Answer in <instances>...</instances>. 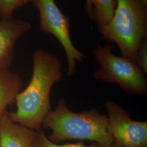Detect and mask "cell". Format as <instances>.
<instances>
[{"label": "cell", "mask_w": 147, "mask_h": 147, "mask_svg": "<svg viewBox=\"0 0 147 147\" xmlns=\"http://www.w3.org/2000/svg\"><path fill=\"white\" fill-rule=\"evenodd\" d=\"M33 74L26 88L16 97V110L8 112L11 121L36 131L51 110L50 93L63 76L62 64L51 53L38 50L33 55Z\"/></svg>", "instance_id": "1"}, {"label": "cell", "mask_w": 147, "mask_h": 147, "mask_svg": "<svg viewBox=\"0 0 147 147\" xmlns=\"http://www.w3.org/2000/svg\"><path fill=\"white\" fill-rule=\"evenodd\" d=\"M42 126L52 133L48 138L55 143L69 140L90 141L101 147H109L113 143L108 116L95 109L82 113L69 110L65 100L62 98L54 111L45 117Z\"/></svg>", "instance_id": "2"}, {"label": "cell", "mask_w": 147, "mask_h": 147, "mask_svg": "<svg viewBox=\"0 0 147 147\" xmlns=\"http://www.w3.org/2000/svg\"><path fill=\"white\" fill-rule=\"evenodd\" d=\"M114 15L99 30L103 39L114 42L122 56L137 63L138 51L147 37V4L143 0H115Z\"/></svg>", "instance_id": "3"}, {"label": "cell", "mask_w": 147, "mask_h": 147, "mask_svg": "<svg viewBox=\"0 0 147 147\" xmlns=\"http://www.w3.org/2000/svg\"><path fill=\"white\" fill-rule=\"evenodd\" d=\"M112 49L110 45L97 43L93 54L100 68L95 71L94 79L118 84L125 92L131 94L147 93V80L141 69L130 59L113 54Z\"/></svg>", "instance_id": "4"}, {"label": "cell", "mask_w": 147, "mask_h": 147, "mask_svg": "<svg viewBox=\"0 0 147 147\" xmlns=\"http://www.w3.org/2000/svg\"><path fill=\"white\" fill-rule=\"evenodd\" d=\"M32 3L39 11L40 31L52 34L61 44L67 56V75L72 76L76 72L77 62H82L86 56L74 45L68 16L60 10L55 0H33Z\"/></svg>", "instance_id": "5"}, {"label": "cell", "mask_w": 147, "mask_h": 147, "mask_svg": "<svg viewBox=\"0 0 147 147\" xmlns=\"http://www.w3.org/2000/svg\"><path fill=\"white\" fill-rule=\"evenodd\" d=\"M111 132L115 143L124 147H147V122L132 120L115 102L106 104Z\"/></svg>", "instance_id": "6"}, {"label": "cell", "mask_w": 147, "mask_h": 147, "mask_svg": "<svg viewBox=\"0 0 147 147\" xmlns=\"http://www.w3.org/2000/svg\"><path fill=\"white\" fill-rule=\"evenodd\" d=\"M28 21L0 16V70L9 69L14 57L16 41L30 31Z\"/></svg>", "instance_id": "7"}, {"label": "cell", "mask_w": 147, "mask_h": 147, "mask_svg": "<svg viewBox=\"0 0 147 147\" xmlns=\"http://www.w3.org/2000/svg\"><path fill=\"white\" fill-rule=\"evenodd\" d=\"M37 132L13 122L7 112L0 119V147H33Z\"/></svg>", "instance_id": "8"}, {"label": "cell", "mask_w": 147, "mask_h": 147, "mask_svg": "<svg viewBox=\"0 0 147 147\" xmlns=\"http://www.w3.org/2000/svg\"><path fill=\"white\" fill-rule=\"evenodd\" d=\"M23 86L21 77L9 69L0 70V119L8 112L7 106L16 100Z\"/></svg>", "instance_id": "9"}, {"label": "cell", "mask_w": 147, "mask_h": 147, "mask_svg": "<svg viewBox=\"0 0 147 147\" xmlns=\"http://www.w3.org/2000/svg\"><path fill=\"white\" fill-rule=\"evenodd\" d=\"M93 20L99 30L110 21L116 7L115 0H92Z\"/></svg>", "instance_id": "10"}, {"label": "cell", "mask_w": 147, "mask_h": 147, "mask_svg": "<svg viewBox=\"0 0 147 147\" xmlns=\"http://www.w3.org/2000/svg\"><path fill=\"white\" fill-rule=\"evenodd\" d=\"M33 147H101L96 143L93 142L92 144L86 146L82 141L76 143H67L65 144H58L51 141L42 130L37 132Z\"/></svg>", "instance_id": "11"}, {"label": "cell", "mask_w": 147, "mask_h": 147, "mask_svg": "<svg viewBox=\"0 0 147 147\" xmlns=\"http://www.w3.org/2000/svg\"><path fill=\"white\" fill-rule=\"evenodd\" d=\"M33 0H0V16L3 19H11L16 9L26 5Z\"/></svg>", "instance_id": "12"}, {"label": "cell", "mask_w": 147, "mask_h": 147, "mask_svg": "<svg viewBox=\"0 0 147 147\" xmlns=\"http://www.w3.org/2000/svg\"><path fill=\"white\" fill-rule=\"evenodd\" d=\"M137 64L144 74H147V37L143 39L138 49Z\"/></svg>", "instance_id": "13"}, {"label": "cell", "mask_w": 147, "mask_h": 147, "mask_svg": "<svg viewBox=\"0 0 147 147\" xmlns=\"http://www.w3.org/2000/svg\"><path fill=\"white\" fill-rule=\"evenodd\" d=\"M86 1V5L85 9L86 13L90 19L93 20V7H92V0H85Z\"/></svg>", "instance_id": "14"}, {"label": "cell", "mask_w": 147, "mask_h": 147, "mask_svg": "<svg viewBox=\"0 0 147 147\" xmlns=\"http://www.w3.org/2000/svg\"><path fill=\"white\" fill-rule=\"evenodd\" d=\"M124 147L123 146H122L121 144H118L117 143H113L111 146H110V147Z\"/></svg>", "instance_id": "15"}, {"label": "cell", "mask_w": 147, "mask_h": 147, "mask_svg": "<svg viewBox=\"0 0 147 147\" xmlns=\"http://www.w3.org/2000/svg\"><path fill=\"white\" fill-rule=\"evenodd\" d=\"M143 1L146 3H147V0H143Z\"/></svg>", "instance_id": "16"}]
</instances>
